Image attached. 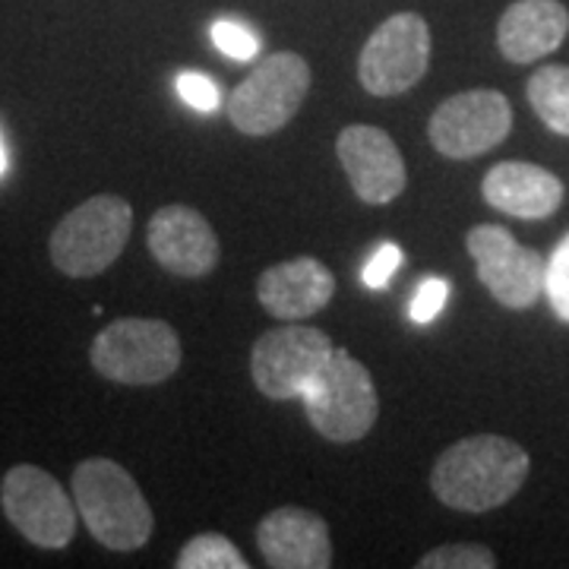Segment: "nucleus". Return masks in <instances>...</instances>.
Wrapping results in <instances>:
<instances>
[{
  "mask_svg": "<svg viewBox=\"0 0 569 569\" xmlns=\"http://www.w3.org/2000/svg\"><path fill=\"white\" fill-rule=\"evenodd\" d=\"M529 471V452L516 440L500 433H475L440 452L430 471V490L449 509L490 512L522 490Z\"/></svg>",
  "mask_w": 569,
  "mask_h": 569,
  "instance_id": "obj_1",
  "label": "nucleus"
},
{
  "mask_svg": "<svg viewBox=\"0 0 569 569\" xmlns=\"http://www.w3.org/2000/svg\"><path fill=\"white\" fill-rule=\"evenodd\" d=\"M73 503L89 535L108 550H140L156 529V516L133 475L114 459H82L70 478Z\"/></svg>",
  "mask_w": 569,
  "mask_h": 569,
  "instance_id": "obj_2",
  "label": "nucleus"
},
{
  "mask_svg": "<svg viewBox=\"0 0 569 569\" xmlns=\"http://www.w3.org/2000/svg\"><path fill=\"white\" fill-rule=\"evenodd\" d=\"M133 231V209L123 197L99 193L70 209L51 231L48 253L70 279H96L123 253Z\"/></svg>",
  "mask_w": 569,
  "mask_h": 569,
  "instance_id": "obj_3",
  "label": "nucleus"
},
{
  "mask_svg": "<svg viewBox=\"0 0 569 569\" xmlns=\"http://www.w3.org/2000/svg\"><path fill=\"white\" fill-rule=\"evenodd\" d=\"M181 339L164 320L123 317L92 339L89 361L96 373L121 387H159L181 367Z\"/></svg>",
  "mask_w": 569,
  "mask_h": 569,
  "instance_id": "obj_4",
  "label": "nucleus"
},
{
  "mask_svg": "<svg viewBox=\"0 0 569 569\" xmlns=\"http://www.w3.org/2000/svg\"><path fill=\"white\" fill-rule=\"evenodd\" d=\"M307 421L332 443L365 440L380 415V396L373 377L346 348H336L320 377L301 396Z\"/></svg>",
  "mask_w": 569,
  "mask_h": 569,
  "instance_id": "obj_5",
  "label": "nucleus"
},
{
  "mask_svg": "<svg viewBox=\"0 0 569 569\" xmlns=\"http://www.w3.org/2000/svg\"><path fill=\"white\" fill-rule=\"evenodd\" d=\"M310 92V67L295 51H276L257 63L228 99V121L247 137L279 133Z\"/></svg>",
  "mask_w": 569,
  "mask_h": 569,
  "instance_id": "obj_6",
  "label": "nucleus"
},
{
  "mask_svg": "<svg viewBox=\"0 0 569 569\" xmlns=\"http://www.w3.org/2000/svg\"><path fill=\"white\" fill-rule=\"evenodd\" d=\"M0 509L29 545L61 550L77 535V503L61 481L39 466H13L0 481Z\"/></svg>",
  "mask_w": 569,
  "mask_h": 569,
  "instance_id": "obj_7",
  "label": "nucleus"
},
{
  "mask_svg": "<svg viewBox=\"0 0 569 569\" xmlns=\"http://www.w3.org/2000/svg\"><path fill=\"white\" fill-rule=\"evenodd\" d=\"M430 26L418 13H396L383 20L358 58V80L377 99H396L425 80L430 67Z\"/></svg>",
  "mask_w": 569,
  "mask_h": 569,
  "instance_id": "obj_8",
  "label": "nucleus"
},
{
  "mask_svg": "<svg viewBox=\"0 0 569 569\" xmlns=\"http://www.w3.org/2000/svg\"><path fill=\"white\" fill-rule=\"evenodd\" d=\"M332 339L323 329L305 323H288L269 329L250 351V373L266 399H301L305 389L320 377L332 358Z\"/></svg>",
  "mask_w": 569,
  "mask_h": 569,
  "instance_id": "obj_9",
  "label": "nucleus"
},
{
  "mask_svg": "<svg viewBox=\"0 0 569 569\" xmlns=\"http://www.w3.org/2000/svg\"><path fill=\"white\" fill-rule=\"evenodd\" d=\"M468 257L475 260L478 279L497 305L509 310H529L545 295L548 260L522 247L503 224H475L466 234Z\"/></svg>",
  "mask_w": 569,
  "mask_h": 569,
  "instance_id": "obj_10",
  "label": "nucleus"
},
{
  "mask_svg": "<svg viewBox=\"0 0 569 569\" xmlns=\"http://www.w3.org/2000/svg\"><path fill=\"white\" fill-rule=\"evenodd\" d=\"M512 130V104L497 89H468L433 111L427 137L443 159H478L497 149Z\"/></svg>",
  "mask_w": 569,
  "mask_h": 569,
  "instance_id": "obj_11",
  "label": "nucleus"
},
{
  "mask_svg": "<svg viewBox=\"0 0 569 569\" xmlns=\"http://www.w3.org/2000/svg\"><path fill=\"white\" fill-rule=\"evenodd\" d=\"M336 152L361 203L387 206L406 190V159L387 130L373 123H351L339 133Z\"/></svg>",
  "mask_w": 569,
  "mask_h": 569,
  "instance_id": "obj_12",
  "label": "nucleus"
},
{
  "mask_svg": "<svg viewBox=\"0 0 569 569\" xmlns=\"http://www.w3.org/2000/svg\"><path fill=\"white\" fill-rule=\"evenodd\" d=\"M146 244L164 272L181 279H203L219 266L222 257V247L209 219L193 206L183 203L162 206L149 219Z\"/></svg>",
  "mask_w": 569,
  "mask_h": 569,
  "instance_id": "obj_13",
  "label": "nucleus"
},
{
  "mask_svg": "<svg viewBox=\"0 0 569 569\" xmlns=\"http://www.w3.org/2000/svg\"><path fill=\"white\" fill-rule=\"evenodd\" d=\"M257 545L272 569L332 567V538L323 516L305 507H279L257 526Z\"/></svg>",
  "mask_w": 569,
  "mask_h": 569,
  "instance_id": "obj_14",
  "label": "nucleus"
},
{
  "mask_svg": "<svg viewBox=\"0 0 569 569\" xmlns=\"http://www.w3.org/2000/svg\"><path fill=\"white\" fill-rule=\"evenodd\" d=\"M336 295V279L329 266L317 257H295L266 269L257 279V298L269 317L282 323H301L320 313Z\"/></svg>",
  "mask_w": 569,
  "mask_h": 569,
  "instance_id": "obj_15",
  "label": "nucleus"
},
{
  "mask_svg": "<svg viewBox=\"0 0 569 569\" xmlns=\"http://www.w3.org/2000/svg\"><path fill=\"white\" fill-rule=\"evenodd\" d=\"M563 181L553 171L531 162L493 164L481 181L485 203L526 222L550 219L563 203Z\"/></svg>",
  "mask_w": 569,
  "mask_h": 569,
  "instance_id": "obj_16",
  "label": "nucleus"
},
{
  "mask_svg": "<svg viewBox=\"0 0 569 569\" xmlns=\"http://www.w3.org/2000/svg\"><path fill=\"white\" fill-rule=\"evenodd\" d=\"M569 36V10L560 0H516L497 22V48L512 63H535Z\"/></svg>",
  "mask_w": 569,
  "mask_h": 569,
  "instance_id": "obj_17",
  "label": "nucleus"
},
{
  "mask_svg": "<svg viewBox=\"0 0 569 569\" xmlns=\"http://www.w3.org/2000/svg\"><path fill=\"white\" fill-rule=\"evenodd\" d=\"M526 92H529V104L541 118V123L560 137H569V67L548 63V67L535 70Z\"/></svg>",
  "mask_w": 569,
  "mask_h": 569,
  "instance_id": "obj_18",
  "label": "nucleus"
},
{
  "mask_svg": "<svg viewBox=\"0 0 569 569\" xmlns=\"http://www.w3.org/2000/svg\"><path fill=\"white\" fill-rule=\"evenodd\" d=\"M178 569H247L250 563L244 553L234 548L222 535L203 531L197 538H190L178 553Z\"/></svg>",
  "mask_w": 569,
  "mask_h": 569,
  "instance_id": "obj_19",
  "label": "nucleus"
},
{
  "mask_svg": "<svg viewBox=\"0 0 569 569\" xmlns=\"http://www.w3.org/2000/svg\"><path fill=\"white\" fill-rule=\"evenodd\" d=\"M497 557L485 545H443L418 560V569H493Z\"/></svg>",
  "mask_w": 569,
  "mask_h": 569,
  "instance_id": "obj_20",
  "label": "nucleus"
},
{
  "mask_svg": "<svg viewBox=\"0 0 569 569\" xmlns=\"http://www.w3.org/2000/svg\"><path fill=\"white\" fill-rule=\"evenodd\" d=\"M545 295L560 323L569 326V234L560 238L548 257V272H545Z\"/></svg>",
  "mask_w": 569,
  "mask_h": 569,
  "instance_id": "obj_21",
  "label": "nucleus"
},
{
  "mask_svg": "<svg viewBox=\"0 0 569 569\" xmlns=\"http://www.w3.org/2000/svg\"><path fill=\"white\" fill-rule=\"evenodd\" d=\"M212 44L231 61H253L260 54V36L234 20H219L212 26Z\"/></svg>",
  "mask_w": 569,
  "mask_h": 569,
  "instance_id": "obj_22",
  "label": "nucleus"
},
{
  "mask_svg": "<svg viewBox=\"0 0 569 569\" xmlns=\"http://www.w3.org/2000/svg\"><path fill=\"white\" fill-rule=\"evenodd\" d=\"M449 301V282L447 279H437V276H427L425 282L418 284L411 305H408V317L411 323L427 326L433 323L440 317V310L447 307Z\"/></svg>",
  "mask_w": 569,
  "mask_h": 569,
  "instance_id": "obj_23",
  "label": "nucleus"
},
{
  "mask_svg": "<svg viewBox=\"0 0 569 569\" xmlns=\"http://www.w3.org/2000/svg\"><path fill=\"white\" fill-rule=\"evenodd\" d=\"M178 96H181L183 102L190 104V108H197V111H216L219 102H222V96H219V86L203 77V73H193V70H187L178 77Z\"/></svg>",
  "mask_w": 569,
  "mask_h": 569,
  "instance_id": "obj_24",
  "label": "nucleus"
},
{
  "mask_svg": "<svg viewBox=\"0 0 569 569\" xmlns=\"http://www.w3.org/2000/svg\"><path fill=\"white\" fill-rule=\"evenodd\" d=\"M402 266V250L396 244H380L377 247V253L367 260L365 266V284L367 288H387L389 279H392V272Z\"/></svg>",
  "mask_w": 569,
  "mask_h": 569,
  "instance_id": "obj_25",
  "label": "nucleus"
},
{
  "mask_svg": "<svg viewBox=\"0 0 569 569\" xmlns=\"http://www.w3.org/2000/svg\"><path fill=\"white\" fill-rule=\"evenodd\" d=\"M7 171V149H3V140H0V174Z\"/></svg>",
  "mask_w": 569,
  "mask_h": 569,
  "instance_id": "obj_26",
  "label": "nucleus"
}]
</instances>
